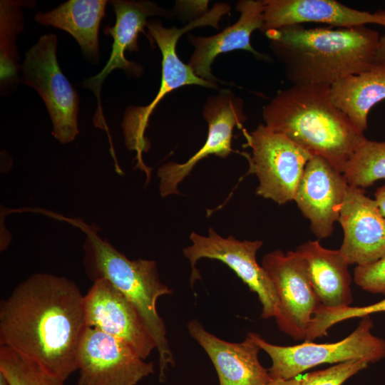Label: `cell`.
I'll return each mask as SVG.
<instances>
[{
  "instance_id": "19",
  "label": "cell",
  "mask_w": 385,
  "mask_h": 385,
  "mask_svg": "<svg viewBox=\"0 0 385 385\" xmlns=\"http://www.w3.org/2000/svg\"><path fill=\"white\" fill-rule=\"evenodd\" d=\"M236 9L240 12L239 19L232 25L213 36H196L189 35L188 40L194 51L188 65L194 73L206 81L216 82L217 79L211 71L215 58L224 53L245 50L259 57H265L251 45V35L257 29L262 30L264 24V1L241 0Z\"/></svg>"
},
{
  "instance_id": "26",
  "label": "cell",
  "mask_w": 385,
  "mask_h": 385,
  "mask_svg": "<svg viewBox=\"0 0 385 385\" xmlns=\"http://www.w3.org/2000/svg\"><path fill=\"white\" fill-rule=\"evenodd\" d=\"M383 312H385V299L364 307L328 308L319 304L314 313L304 339L312 342L317 338L327 336V331L331 327L344 320Z\"/></svg>"
},
{
  "instance_id": "22",
  "label": "cell",
  "mask_w": 385,
  "mask_h": 385,
  "mask_svg": "<svg viewBox=\"0 0 385 385\" xmlns=\"http://www.w3.org/2000/svg\"><path fill=\"white\" fill-rule=\"evenodd\" d=\"M108 1L69 0L46 12L37 13L35 20L69 33L79 43L83 53L97 61L99 56L98 30Z\"/></svg>"
},
{
  "instance_id": "5",
  "label": "cell",
  "mask_w": 385,
  "mask_h": 385,
  "mask_svg": "<svg viewBox=\"0 0 385 385\" xmlns=\"http://www.w3.org/2000/svg\"><path fill=\"white\" fill-rule=\"evenodd\" d=\"M227 4H217L207 13L191 21L180 29L165 28L159 21L147 24L148 38L155 41L162 53L161 81L159 91L150 103L145 106H129L126 109L122 122V128L127 148L137 153L140 169L148 172L142 160V153L147 152L150 142L145 137V131L150 116L153 110L168 93L188 85H197L208 88H216V82L206 81L197 76L188 64L184 63L176 51L178 39L186 32L199 26H211L218 29V21L222 16L230 13Z\"/></svg>"
},
{
  "instance_id": "12",
  "label": "cell",
  "mask_w": 385,
  "mask_h": 385,
  "mask_svg": "<svg viewBox=\"0 0 385 385\" xmlns=\"http://www.w3.org/2000/svg\"><path fill=\"white\" fill-rule=\"evenodd\" d=\"M243 100L230 90L223 89L207 101L203 117L208 125L204 145L183 163L169 162L158 169L159 191L163 197L179 194L178 186L192 170L196 164L210 155L225 158L232 151V140L235 127L242 128L246 120Z\"/></svg>"
},
{
  "instance_id": "29",
  "label": "cell",
  "mask_w": 385,
  "mask_h": 385,
  "mask_svg": "<svg viewBox=\"0 0 385 385\" xmlns=\"http://www.w3.org/2000/svg\"><path fill=\"white\" fill-rule=\"evenodd\" d=\"M374 200L381 215L385 217V185L376 189Z\"/></svg>"
},
{
  "instance_id": "28",
  "label": "cell",
  "mask_w": 385,
  "mask_h": 385,
  "mask_svg": "<svg viewBox=\"0 0 385 385\" xmlns=\"http://www.w3.org/2000/svg\"><path fill=\"white\" fill-rule=\"evenodd\" d=\"M354 280L362 289L385 295V255L366 265H357L354 270Z\"/></svg>"
},
{
  "instance_id": "10",
  "label": "cell",
  "mask_w": 385,
  "mask_h": 385,
  "mask_svg": "<svg viewBox=\"0 0 385 385\" xmlns=\"http://www.w3.org/2000/svg\"><path fill=\"white\" fill-rule=\"evenodd\" d=\"M262 266L277 295L274 318L279 330L294 340L304 339L320 304L312 287L304 259L295 250L284 253L276 250L265 255Z\"/></svg>"
},
{
  "instance_id": "17",
  "label": "cell",
  "mask_w": 385,
  "mask_h": 385,
  "mask_svg": "<svg viewBox=\"0 0 385 385\" xmlns=\"http://www.w3.org/2000/svg\"><path fill=\"white\" fill-rule=\"evenodd\" d=\"M187 327L213 364L220 385H267L271 381L259 361L261 349L249 333L241 342H229L207 332L197 319L189 321Z\"/></svg>"
},
{
  "instance_id": "13",
  "label": "cell",
  "mask_w": 385,
  "mask_h": 385,
  "mask_svg": "<svg viewBox=\"0 0 385 385\" xmlns=\"http://www.w3.org/2000/svg\"><path fill=\"white\" fill-rule=\"evenodd\" d=\"M83 305L86 327L125 342L144 360L156 349L137 309L107 280L93 281Z\"/></svg>"
},
{
  "instance_id": "1",
  "label": "cell",
  "mask_w": 385,
  "mask_h": 385,
  "mask_svg": "<svg viewBox=\"0 0 385 385\" xmlns=\"http://www.w3.org/2000/svg\"><path fill=\"white\" fill-rule=\"evenodd\" d=\"M83 296L63 277L36 273L20 283L0 308V344L66 380L77 370L86 327Z\"/></svg>"
},
{
  "instance_id": "14",
  "label": "cell",
  "mask_w": 385,
  "mask_h": 385,
  "mask_svg": "<svg viewBox=\"0 0 385 385\" xmlns=\"http://www.w3.org/2000/svg\"><path fill=\"white\" fill-rule=\"evenodd\" d=\"M110 4L113 6L115 13V23L113 27L106 26L103 29L104 34L112 36L113 39L110 58L101 72L81 83L83 88L91 90L97 98L98 108L93 121L97 127L103 129L107 128L101 103V90L104 80L116 68H120L130 76L140 75L141 66L127 60L125 52L138 50V34L140 32L145 34L144 26H147L148 17L169 16L168 10L148 1L113 0Z\"/></svg>"
},
{
  "instance_id": "20",
  "label": "cell",
  "mask_w": 385,
  "mask_h": 385,
  "mask_svg": "<svg viewBox=\"0 0 385 385\" xmlns=\"http://www.w3.org/2000/svg\"><path fill=\"white\" fill-rule=\"evenodd\" d=\"M295 251L307 263L309 281L319 303L328 308L349 307L353 301L349 264L339 250L327 249L319 240H309Z\"/></svg>"
},
{
  "instance_id": "18",
  "label": "cell",
  "mask_w": 385,
  "mask_h": 385,
  "mask_svg": "<svg viewBox=\"0 0 385 385\" xmlns=\"http://www.w3.org/2000/svg\"><path fill=\"white\" fill-rule=\"evenodd\" d=\"M264 24L261 31L317 23L339 28L375 24L385 27V12L359 11L334 0H264Z\"/></svg>"
},
{
  "instance_id": "24",
  "label": "cell",
  "mask_w": 385,
  "mask_h": 385,
  "mask_svg": "<svg viewBox=\"0 0 385 385\" xmlns=\"http://www.w3.org/2000/svg\"><path fill=\"white\" fill-rule=\"evenodd\" d=\"M0 371L11 385H63L65 381L6 346L0 347Z\"/></svg>"
},
{
  "instance_id": "25",
  "label": "cell",
  "mask_w": 385,
  "mask_h": 385,
  "mask_svg": "<svg viewBox=\"0 0 385 385\" xmlns=\"http://www.w3.org/2000/svg\"><path fill=\"white\" fill-rule=\"evenodd\" d=\"M22 3L16 1H1V82L14 81L17 73L15 38L21 32Z\"/></svg>"
},
{
  "instance_id": "32",
  "label": "cell",
  "mask_w": 385,
  "mask_h": 385,
  "mask_svg": "<svg viewBox=\"0 0 385 385\" xmlns=\"http://www.w3.org/2000/svg\"><path fill=\"white\" fill-rule=\"evenodd\" d=\"M0 385H11L5 375L0 371Z\"/></svg>"
},
{
  "instance_id": "15",
  "label": "cell",
  "mask_w": 385,
  "mask_h": 385,
  "mask_svg": "<svg viewBox=\"0 0 385 385\" xmlns=\"http://www.w3.org/2000/svg\"><path fill=\"white\" fill-rule=\"evenodd\" d=\"M348 187L343 173L325 158L314 155L306 164L294 201L319 240L332 235Z\"/></svg>"
},
{
  "instance_id": "8",
  "label": "cell",
  "mask_w": 385,
  "mask_h": 385,
  "mask_svg": "<svg viewBox=\"0 0 385 385\" xmlns=\"http://www.w3.org/2000/svg\"><path fill=\"white\" fill-rule=\"evenodd\" d=\"M56 46V35L41 36L26 52L21 81L34 88L43 99L52 121L54 138L68 143L79 133V100L58 65Z\"/></svg>"
},
{
  "instance_id": "6",
  "label": "cell",
  "mask_w": 385,
  "mask_h": 385,
  "mask_svg": "<svg viewBox=\"0 0 385 385\" xmlns=\"http://www.w3.org/2000/svg\"><path fill=\"white\" fill-rule=\"evenodd\" d=\"M357 327L344 339L328 344L309 341L293 346L269 343L255 332L250 335L270 357L268 369L272 379H292L310 368L323 364H338L352 360L374 363L385 358V340L371 332L370 315L361 317Z\"/></svg>"
},
{
  "instance_id": "31",
  "label": "cell",
  "mask_w": 385,
  "mask_h": 385,
  "mask_svg": "<svg viewBox=\"0 0 385 385\" xmlns=\"http://www.w3.org/2000/svg\"><path fill=\"white\" fill-rule=\"evenodd\" d=\"M302 379L297 377L284 379H272L267 385H301Z\"/></svg>"
},
{
  "instance_id": "27",
  "label": "cell",
  "mask_w": 385,
  "mask_h": 385,
  "mask_svg": "<svg viewBox=\"0 0 385 385\" xmlns=\"http://www.w3.org/2000/svg\"><path fill=\"white\" fill-rule=\"evenodd\" d=\"M369 363L352 360L336 364L327 369L307 374L301 385H342L348 379L366 369Z\"/></svg>"
},
{
  "instance_id": "23",
  "label": "cell",
  "mask_w": 385,
  "mask_h": 385,
  "mask_svg": "<svg viewBox=\"0 0 385 385\" xmlns=\"http://www.w3.org/2000/svg\"><path fill=\"white\" fill-rule=\"evenodd\" d=\"M343 174L349 185L365 188L385 178V141L366 140L346 162Z\"/></svg>"
},
{
  "instance_id": "33",
  "label": "cell",
  "mask_w": 385,
  "mask_h": 385,
  "mask_svg": "<svg viewBox=\"0 0 385 385\" xmlns=\"http://www.w3.org/2000/svg\"><path fill=\"white\" fill-rule=\"evenodd\" d=\"M384 11L385 12V9L384 10Z\"/></svg>"
},
{
  "instance_id": "11",
  "label": "cell",
  "mask_w": 385,
  "mask_h": 385,
  "mask_svg": "<svg viewBox=\"0 0 385 385\" xmlns=\"http://www.w3.org/2000/svg\"><path fill=\"white\" fill-rule=\"evenodd\" d=\"M76 368L78 385H135L154 373L153 363L128 344L89 327L78 344Z\"/></svg>"
},
{
  "instance_id": "7",
  "label": "cell",
  "mask_w": 385,
  "mask_h": 385,
  "mask_svg": "<svg viewBox=\"0 0 385 385\" xmlns=\"http://www.w3.org/2000/svg\"><path fill=\"white\" fill-rule=\"evenodd\" d=\"M243 134L251 149L250 154L242 153L249 163L247 174L259 180L256 194L279 205L294 200L305 165L314 155L265 124L250 133L243 130Z\"/></svg>"
},
{
  "instance_id": "9",
  "label": "cell",
  "mask_w": 385,
  "mask_h": 385,
  "mask_svg": "<svg viewBox=\"0 0 385 385\" xmlns=\"http://www.w3.org/2000/svg\"><path fill=\"white\" fill-rule=\"evenodd\" d=\"M192 245L183 249L184 256L192 267V283L200 277L195 265L202 258L219 260L228 266L237 276L257 294L262 305L261 317H274L278 310V298L274 284L267 271L257 262V252L262 246V240H237L230 235L223 237L212 228L208 235L192 232Z\"/></svg>"
},
{
  "instance_id": "2",
  "label": "cell",
  "mask_w": 385,
  "mask_h": 385,
  "mask_svg": "<svg viewBox=\"0 0 385 385\" xmlns=\"http://www.w3.org/2000/svg\"><path fill=\"white\" fill-rule=\"evenodd\" d=\"M292 85L329 86L376 64L379 33L366 26L306 28L303 24L265 33Z\"/></svg>"
},
{
  "instance_id": "4",
  "label": "cell",
  "mask_w": 385,
  "mask_h": 385,
  "mask_svg": "<svg viewBox=\"0 0 385 385\" xmlns=\"http://www.w3.org/2000/svg\"><path fill=\"white\" fill-rule=\"evenodd\" d=\"M86 233L84 265L93 281L104 279L137 309L153 338L159 356V378L163 381L175 361L167 339L166 327L157 310L158 299L173 291L163 284L154 260H130L98 235V228L72 220Z\"/></svg>"
},
{
  "instance_id": "30",
  "label": "cell",
  "mask_w": 385,
  "mask_h": 385,
  "mask_svg": "<svg viewBox=\"0 0 385 385\" xmlns=\"http://www.w3.org/2000/svg\"><path fill=\"white\" fill-rule=\"evenodd\" d=\"M376 63L385 65V34L379 38L376 56Z\"/></svg>"
},
{
  "instance_id": "21",
  "label": "cell",
  "mask_w": 385,
  "mask_h": 385,
  "mask_svg": "<svg viewBox=\"0 0 385 385\" xmlns=\"http://www.w3.org/2000/svg\"><path fill=\"white\" fill-rule=\"evenodd\" d=\"M330 99L354 126L364 133L371 109L385 100V65L344 77L329 87Z\"/></svg>"
},
{
  "instance_id": "3",
  "label": "cell",
  "mask_w": 385,
  "mask_h": 385,
  "mask_svg": "<svg viewBox=\"0 0 385 385\" xmlns=\"http://www.w3.org/2000/svg\"><path fill=\"white\" fill-rule=\"evenodd\" d=\"M329 86L292 85L262 108L265 125L343 173L352 154L367 140L332 102Z\"/></svg>"
},
{
  "instance_id": "16",
  "label": "cell",
  "mask_w": 385,
  "mask_h": 385,
  "mask_svg": "<svg viewBox=\"0 0 385 385\" xmlns=\"http://www.w3.org/2000/svg\"><path fill=\"white\" fill-rule=\"evenodd\" d=\"M338 222L344 231L339 251L349 265H369L385 255V217L362 188L349 185Z\"/></svg>"
}]
</instances>
